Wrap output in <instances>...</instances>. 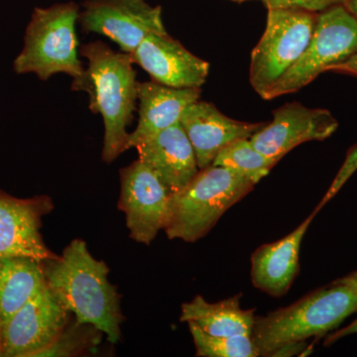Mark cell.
Returning <instances> with one entry per match:
<instances>
[{"label":"cell","mask_w":357,"mask_h":357,"mask_svg":"<svg viewBox=\"0 0 357 357\" xmlns=\"http://www.w3.org/2000/svg\"><path fill=\"white\" fill-rule=\"evenodd\" d=\"M45 282L59 302L79 324L96 326L112 344L121 338L124 321L121 295L109 281V268L75 239L51 259L44 260Z\"/></svg>","instance_id":"obj_1"},{"label":"cell","mask_w":357,"mask_h":357,"mask_svg":"<svg viewBox=\"0 0 357 357\" xmlns=\"http://www.w3.org/2000/svg\"><path fill=\"white\" fill-rule=\"evenodd\" d=\"M88 69L74 79L72 88L89 95V109L105 123L102 158L112 163L128 150V128L138 102V84L130 54L112 50L100 41L84 45Z\"/></svg>","instance_id":"obj_2"},{"label":"cell","mask_w":357,"mask_h":357,"mask_svg":"<svg viewBox=\"0 0 357 357\" xmlns=\"http://www.w3.org/2000/svg\"><path fill=\"white\" fill-rule=\"evenodd\" d=\"M357 312V291L333 282L290 306L255 317L252 337L260 356H273L289 344L319 337L337 328L345 319Z\"/></svg>","instance_id":"obj_3"},{"label":"cell","mask_w":357,"mask_h":357,"mask_svg":"<svg viewBox=\"0 0 357 357\" xmlns=\"http://www.w3.org/2000/svg\"><path fill=\"white\" fill-rule=\"evenodd\" d=\"M255 187L249 178L227 167L199 169L182 190L171 195L167 236L196 243Z\"/></svg>","instance_id":"obj_4"},{"label":"cell","mask_w":357,"mask_h":357,"mask_svg":"<svg viewBox=\"0 0 357 357\" xmlns=\"http://www.w3.org/2000/svg\"><path fill=\"white\" fill-rule=\"evenodd\" d=\"M79 17L75 2L35 9L26 29L24 47L14 60L16 74H35L42 81L61 73L74 79L83 76L76 32Z\"/></svg>","instance_id":"obj_5"},{"label":"cell","mask_w":357,"mask_h":357,"mask_svg":"<svg viewBox=\"0 0 357 357\" xmlns=\"http://www.w3.org/2000/svg\"><path fill=\"white\" fill-rule=\"evenodd\" d=\"M318 14L268 9L261 39L251 53L249 81L262 98L293 67L310 43Z\"/></svg>","instance_id":"obj_6"},{"label":"cell","mask_w":357,"mask_h":357,"mask_svg":"<svg viewBox=\"0 0 357 357\" xmlns=\"http://www.w3.org/2000/svg\"><path fill=\"white\" fill-rule=\"evenodd\" d=\"M357 53V18L344 4L318 14L310 43L298 62L274 84L263 100L300 91L319 75Z\"/></svg>","instance_id":"obj_7"},{"label":"cell","mask_w":357,"mask_h":357,"mask_svg":"<svg viewBox=\"0 0 357 357\" xmlns=\"http://www.w3.org/2000/svg\"><path fill=\"white\" fill-rule=\"evenodd\" d=\"M121 185L117 208L126 215L129 236L149 245L168 223L172 192L139 159L121 169Z\"/></svg>","instance_id":"obj_8"},{"label":"cell","mask_w":357,"mask_h":357,"mask_svg":"<svg viewBox=\"0 0 357 357\" xmlns=\"http://www.w3.org/2000/svg\"><path fill=\"white\" fill-rule=\"evenodd\" d=\"M79 20L84 31L112 39L130 55L148 35L167 33L161 7L146 0H88Z\"/></svg>","instance_id":"obj_9"},{"label":"cell","mask_w":357,"mask_h":357,"mask_svg":"<svg viewBox=\"0 0 357 357\" xmlns=\"http://www.w3.org/2000/svg\"><path fill=\"white\" fill-rule=\"evenodd\" d=\"M70 314L45 282L39 292L2 328L0 357L36 356L69 325Z\"/></svg>","instance_id":"obj_10"},{"label":"cell","mask_w":357,"mask_h":357,"mask_svg":"<svg viewBox=\"0 0 357 357\" xmlns=\"http://www.w3.org/2000/svg\"><path fill=\"white\" fill-rule=\"evenodd\" d=\"M337 128L330 110L288 102L274 110L273 119L249 139L260 153L279 162L303 143L328 139Z\"/></svg>","instance_id":"obj_11"},{"label":"cell","mask_w":357,"mask_h":357,"mask_svg":"<svg viewBox=\"0 0 357 357\" xmlns=\"http://www.w3.org/2000/svg\"><path fill=\"white\" fill-rule=\"evenodd\" d=\"M53 210L46 195L21 199L0 190V257L28 256L42 261L56 257L41 234L42 220Z\"/></svg>","instance_id":"obj_12"},{"label":"cell","mask_w":357,"mask_h":357,"mask_svg":"<svg viewBox=\"0 0 357 357\" xmlns=\"http://www.w3.org/2000/svg\"><path fill=\"white\" fill-rule=\"evenodd\" d=\"M155 83L171 88H201L206 82L210 64L197 57L168 33L148 35L131 54Z\"/></svg>","instance_id":"obj_13"},{"label":"cell","mask_w":357,"mask_h":357,"mask_svg":"<svg viewBox=\"0 0 357 357\" xmlns=\"http://www.w3.org/2000/svg\"><path fill=\"white\" fill-rule=\"evenodd\" d=\"M266 123L229 119L213 103L199 100L185 109L180 121L191 141L199 169L211 166L218 153L230 143L250 138Z\"/></svg>","instance_id":"obj_14"},{"label":"cell","mask_w":357,"mask_h":357,"mask_svg":"<svg viewBox=\"0 0 357 357\" xmlns=\"http://www.w3.org/2000/svg\"><path fill=\"white\" fill-rule=\"evenodd\" d=\"M135 148L138 159L172 194L182 190L199 171L191 141L180 123L141 141Z\"/></svg>","instance_id":"obj_15"},{"label":"cell","mask_w":357,"mask_h":357,"mask_svg":"<svg viewBox=\"0 0 357 357\" xmlns=\"http://www.w3.org/2000/svg\"><path fill=\"white\" fill-rule=\"evenodd\" d=\"M316 213L287 236L263 244L251 256V279L258 290L275 298L288 293L298 272L301 244Z\"/></svg>","instance_id":"obj_16"},{"label":"cell","mask_w":357,"mask_h":357,"mask_svg":"<svg viewBox=\"0 0 357 357\" xmlns=\"http://www.w3.org/2000/svg\"><path fill=\"white\" fill-rule=\"evenodd\" d=\"M201 88L177 89L145 82L138 84L137 128L129 133L128 150L150 136L180 123L185 109L201 98Z\"/></svg>","instance_id":"obj_17"},{"label":"cell","mask_w":357,"mask_h":357,"mask_svg":"<svg viewBox=\"0 0 357 357\" xmlns=\"http://www.w3.org/2000/svg\"><path fill=\"white\" fill-rule=\"evenodd\" d=\"M241 295L208 303L202 296L182 305L181 321L196 324L204 333L213 337L252 335L255 309L241 307Z\"/></svg>","instance_id":"obj_18"},{"label":"cell","mask_w":357,"mask_h":357,"mask_svg":"<svg viewBox=\"0 0 357 357\" xmlns=\"http://www.w3.org/2000/svg\"><path fill=\"white\" fill-rule=\"evenodd\" d=\"M44 284L42 260L28 256L0 257V333Z\"/></svg>","instance_id":"obj_19"},{"label":"cell","mask_w":357,"mask_h":357,"mask_svg":"<svg viewBox=\"0 0 357 357\" xmlns=\"http://www.w3.org/2000/svg\"><path fill=\"white\" fill-rule=\"evenodd\" d=\"M278 162L260 153L249 138L234 141L218 153L211 165L227 167L257 184Z\"/></svg>","instance_id":"obj_20"},{"label":"cell","mask_w":357,"mask_h":357,"mask_svg":"<svg viewBox=\"0 0 357 357\" xmlns=\"http://www.w3.org/2000/svg\"><path fill=\"white\" fill-rule=\"evenodd\" d=\"M189 325L197 356L199 357H257L260 351L251 335L213 337L204 333L196 324Z\"/></svg>","instance_id":"obj_21"},{"label":"cell","mask_w":357,"mask_h":357,"mask_svg":"<svg viewBox=\"0 0 357 357\" xmlns=\"http://www.w3.org/2000/svg\"><path fill=\"white\" fill-rule=\"evenodd\" d=\"M103 333L89 324L70 321L53 344L38 352L35 357L76 356L100 344Z\"/></svg>","instance_id":"obj_22"},{"label":"cell","mask_w":357,"mask_h":357,"mask_svg":"<svg viewBox=\"0 0 357 357\" xmlns=\"http://www.w3.org/2000/svg\"><path fill=\"white\" fill-rule=\"evenodd\" d=\"M268 9H294L319 13L335 6L344 4L345 0H261Z\"/></svg>","instance_id":"obj_23"},{"label":"cell","mask_w":357,"mask_h":357,"mask_svg":"<svg viewBox=\"0 0 357 357\" xmlns=\"http://www.w3.org/2000/svg\"><path fill=\"white\" fill-rule=\"evenodd\" d=\"M357 170V144L354 145L349 149V153H347V159H345L344 165L338 172L337 177L333 181L332 187L330 188L328 192H326L325 199L321 202L319 204L317 210H314V213H318L319 210H321V206H324L328 201L332 199L335 194H337L338 190L344 185V183L349 180V177L356 172Z\"/></svg>","instance_id":"obj_24"},{"label":"cell","mask_w":357,"mask_h":357,"mask_svg":"<svg viewBox=\"0 0 357 357\" xmlns=\"http://www.w3.org/2000/svg\"><path fill=\"white\" fill-rule=\"evenodd\" d=\"M328 72L342 73V74L357 77V53L352 55L347 60L344 61V62L333 66L328 70Z\"/></svg>","instance_id":"obj_25"},{"label":"cell","mask_w":357,"mask_h":357,"mask_svg":"<svg viewBox=\"0 0 357 357\" xmlns=\"http://www.w3.org/2000/svg\"><path fill=\"white\" fill-rule=\"evenodd\" d=\"M357 333V319L356 321H352L351 325L345 326L342 330H338L333 335H328L326 338V344H332L333 342H337L340 338L347 337V335H356Z\"/></svg>","instance_id":"obj_26"},{"label":"cell","mask_w":357,"mask_h":357,"mask_svg":"<svg viewBox=\"0 0 357 357\" xmlns=\"http://www.w3.org/2000/svg\"><path fill=\"white\" fill-rule=\"evenodd\" d=\"M335 282L344 284V285L349 286V287L357 291V271L349 274L347 276L342 277V278L338 279V280Z\"/></svg>","instance_id":"obj_27"},{"label":"cell","mask_w":357,"mask_h":357,"mask_svg":"<svg viewBox=\"0 0 357 357\" xmlns=\"http://www.w3.org/2000/svg\"><path fill=\"white\" fill-rule=\"evenodd\" d=\"M344 6L352 15L357 18V0H345Z\"/></svg>","instance_id":"obj_28"},{"label":"cell","mask_w":357,"mask_h":357,"mask_svg":"<svg viewBox=\"0 0 357 357\" xmlns=\"http://www.w3.org/2000/svg\"><path fill=\"white\" fill-rule=\"evenodd\" d=\"M230 1L238 2V3H241V2L249 1V0H230ZM261 1V0H260Z\"/></svg>","instance_id":"obj_29"}]
</instances>
